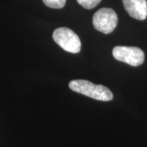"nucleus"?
I'll use <instances>...</instances> for the list:
<instances>
[{
    "label": "nucleus",
    "mask_w": 147,
    "mask_h": 147,
    "mask_svg": "<svg viewBox=\"0 0 147 147\" xmlns=\"http://www.w3.org/2000/svg\"><path fill=\"white\" fill-rule=\"evenodd\" d=\"M69 88L78 93L89 96L95 100L110 101L113 99V93L109 88L100 84H95L84 79L72 80L69 84Z\"/></svg>",
    "instance_id": "obj_1"
},
{
    "label": "nucleus",
    "mask_w": 147,
    "mask_h": 147,
    "mask_svg": "<svg viewBox=\"0 0 147 147\" xmlns=\"http://www.w3.org/2000/svg\"><path fill=\"white\" fill-rule=\"evenodd\" d=\"M53 40L65 51L79 53L81 50V41L79 36L71 30L65 27L56 29L53 34Z\"/></svg>",
    "instance_id": "obj_2"
},
{
    "label": "nucleus",
    "mask_w": 147,
    "mask_h": 147,
    "mask_svg": "<svg viewBox=\"0 0 147 147\" xmlns=\"http://www.w3.org/2000/svg\"><path fill=\"white\" fill-rule=\"evenodd\" d=\"M92 24L96 30L108 34L117 26L118 16L111 8H100L93 15Z\"/></svg>",
    "instance_id": "obj_3"
},
{
    "label": "nucleus",
    "mask_w": 147,
    "mask_h": 147,
    "mask_svg": "<svg viewBox=\"0 0 147 147\" xmlns=\"http://www.w3.org/2000/svg\"><path fill=\"white\" fill-rule=\"evenodd\" d=\"M112 54L117 61L128 64L131 66H139L143 64L145 60L144 52L137 47L116 46L113 48Z\"/></svg>",
    "instance_id": "obj_4"
},
{
    "label": "nucleus",
    "mask_w": 147,
    "mask_h": 147,
    "mask_svg": "<svg viewBox=\"0 0 147 147\" xmlns=\"http://www.w3.org/2000/svg\"><path fill=\"white\" fill-rule=\"evenodd\" d=\"M123 3L130 16L139 21L146 19V0H123Z\"/></svg>",
    "instance_id": "obj_5"
},
{
    "label": "nucleus",
    "mask_w": 147,
    "mask_h": 147,
    "mask_svg": "<svg viewBox=\"0 0 147 147\" xmlns=\"http://www.w3.org/2000/svg\"><path fill=\"white\" fill-rule=\"evenodd\" d=\"M42 1L43 3L48 7L55 8V9L62 8L66 2V0H42Z\"/></svg>",
    "instance_id": "obj_6"
},
{
    "label": "nucleus",
    "mask_w": 147,
    "mask_h": 147,
    "mask_svg": "<svg viewBox=\"0 0 147 147\" xmlns=\"http://www.w3.org/2000/svg\"><path fill=\"white\" fill-rule=\"evenodd\" d=\"M101 0H77L78 3L86 9H92Z\"/></svg>",
    "instance_id": "obj_7"
}]
</instances>
